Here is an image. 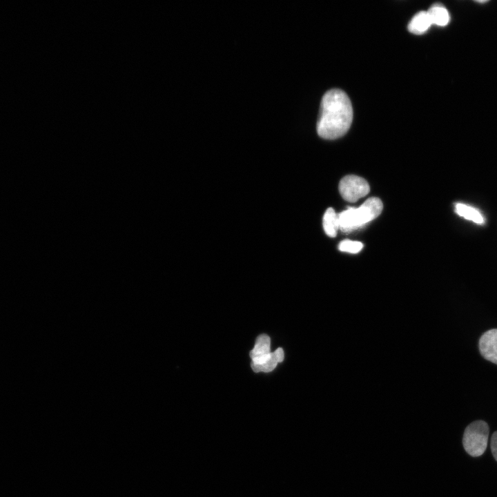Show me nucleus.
I'll list each match as a JSON object with an SVG mask.
<instances>
[{
	"label": "nucleus",
	"mask_w": 497,
	"mask_h": 497,
	"mask_svg": "<svg viewBox=\"0 0 497 497\" xmlns=\"http://www.w3.org/2000/svg\"><path fill=\"white\" fill-rule=\"evenodd\" d=\"M283 360V349L282 348H278L274 352L271 353V356L264 363L262 364H255L251 362V368L254 372H270L276 367L278 362H282Z\"/></svg>",
	"instance_id": "11"
},
{
	"label": "nucleus",
	"mask_w": 497,
	"mask_h": 497,
	"mask_svg": "<svg viewBox=\"0 0 497 497\" xmlns=\"http://www.w3.org/2000/svg\"><path fill=\"white\" fill-rule=\"evenodd\" d=\"M382 208V202L378 197L367 199L358 208H348L338 214L340 229L344 233H349L362 227L376 219Z\"/></svg>",
	"instance_id": "2"
},
{
	"label": "nucleus",
	"mask_w": 497,
	"mask_h": 497,
	"mask_svg": "<svg viewBox=\"0 0 497 497\" xmlns=\"http://www.w3.org/2000/svg\"><path fill=\"white\" fill-rule=\"evenodd\" d=\"M432 25L427 11H421L415 14L408 25L409 32L420 35L425 32Z\"/></svg>",
	"instance_id": "7"
},
{
	"label": "nucleus",
	"mask_w": 497,
	"mask_h": 497,
	"mask_svg": "<svg viewBox=\"0 0 497 497\" xmlns=\"http://www.w3.org/2000/svg\"><path fill=\"white\" fill-rule=\"evenodd\" d=\"M455 212L465 220L471 221L478 224H483L485 219L481 213L476 208L465 204L457 203L455 205Z\"/></svg>",
	"instance_id": "8"
},
{
	"label": "nucleus",
	"mask_w": 497,
	"mask_h": 497,
	"mask_svg": "<svg viewBox=\"0 0 497 497\" xmlns=\"http://www.w3.org/2000/svg\"><path fill=\"white\" fill-rule=\"evenodd\" d=\"M363 247V244L360 242L352 241L350 240H344L339 244L338 248L343 252L350 253H358Z\"/></svg>",
	"instance_id": "12"
},
{
	"label": "nucleus",
	"mask_w": 497,
	"mask_h": 497,
	"mask_svg": "<svg viewBox=\"0 0 497 497\" xmlns=\"http://www.w3.org/2000/svg\"><path fill=\"white\" fill-rule=\"evenodd\" d=\"M271 340L266 334L259 335L255 341L254 348L250 351V357L252 363L262 364L264 363L271 356L270 352Z\"/></svg>",
	"instance_id": "6"
},
{
	"label": "nucleus",
	"mask_w": 497,
	"mask_h": 497,
	"mask_svg": "<svg viewBox=\"0 0 497 497\" xmlns=\"http://www.w3.org/2000/svg\"><path fill=\"white\" fill-rule=\"evenodd\" d=\"M489 429L483 420L469 424L463 433L462 445L466 452L472 457L482 456L487 447Z\"/></svg>",
	"instance_id": "3"
},
{
	"label": "nucleus",
	"mask_w": 497,
	"mask_h": 497,
	"mask_svg": "<svg viewBox=\"0 0 497 497\" xmlns=\"http://www.w3.org/2000/svg\"><path fill=\"white\" fill-rule=\"evenodd\" d=\"M353 109L347 95L340 89H331L323 96L317 122L318 134L327 139L343 136L349 129Z\"/></svg>",
	"instance_id": "1"
},
{
	"label": "nucleus",
	"mask_w": 497,
	"mask_h": 497,
	"mask_svg": "<svg viewBox=\"0 0 497 497\" xmlns=\"http://www.w3.org/2000/svg\"><path fill=\"white\" fill-rule=\"evenodd\" d=\"M432 25L445 26L448 24L450 16L445 6L441 4H434L427 11Z\"/></svg>",
	"instance_id": "10"
},
{
	"label": "nucleus",
	"mask_w": 497,
	"mask_h": 497,
	"mask_svg": "<svg viewBox=\"0 0 497 497\" xmlns=\"http://www.w3.org/2000/svg\"><path fill=\"white\" fill-rule=\"evenodd\" d=\"M322 225L324 231L328 236L331 237L336 236L340 225L338 215L333 208H327L323 216Z\"/></svg>",
	"instance_id": "9"
},
{
	"label": "nucleus",
	"mask_w": 497,
	"mask_h": 497,
	"mask_svg": "<svg viewBox=\"0 0 497 497\" xmlns=\"http://www.w3.org/2000/svg\"><path fill=\"white\" fill-rule=\"evenodd\" d=\"M369 191L370 187L367 180L356 175H347L339 183L340 195L349 202H355L366 196Z\"/></svg>",
	"instance_id": "4"
},
{
	"label": "nucleus",
	"mask_w": 497,
	"mask_h": 497,
	"mask_svg": "<svg viewBox=\"0 0 497 497\" xmlns=\"http://www.w3.org/2000/svg\"><path fill=\"white\" fill-rule=\"evenodd\" d=\"M479 350L486 360L497 364V329H490L482 335Z\"/></svg>",
	"instance_id": "5"
},
{
	"label": "nucleus",
	"mask_w": 497,
	"mask_h": 497,
	"mask_svg": "<svg viewBox=\"0 0 497 497\" xmlns=\"http://www.w3.org/2000/svg\"><path fill=\"white\" fill-rule=\"evenodd\" d=\"M491 451L494 458L497 461V431H495L491 436Z\"/></svg>",
	"instance_id": "13"
}]
</instances>
